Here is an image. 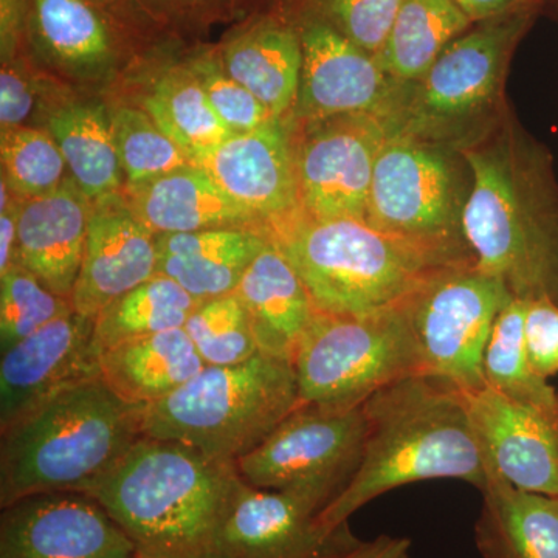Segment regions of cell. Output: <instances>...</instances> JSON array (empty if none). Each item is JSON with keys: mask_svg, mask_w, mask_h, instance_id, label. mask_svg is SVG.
Segmentation results:
<instances>
[{"mask_svg": "<svg viewBox=\"0 0 558 558\" xmlns=\"http://www.w3.org/2000/svg\"><path fill=\"white\" fill-rule=\"evenodd\" d=\"M473 183L464 234L476 266L505 282L515 299L558 306V178L545 143L515 110L461 150Z\"/></svg>", "mask_w": 558, "mask_h": 558, "instance_id": "1", "label": "cell"}, {"mask_svg": "<svg viewBox=\"0 0 558 558\" xmlns=\"http://www.w3.org/2000/svg\"><path fill=\"white\" fill-rule=\"evenodd\" d=\"M365 444L354 476L319 512L326 531L348 526L363 506L395 488L459 480L483 490L490 461L470 413L468 392L413 374L374 392L365 403Z\"/></svg>", "mask_w": 558, "mask_h": 558, "instance_id": "2", "label": "cell"}, {"mask_svg": "<svg viewBox=\"0 0 558 558\" xmlns=\"http://www.w3.org/2000/svg\"><path fill=\"white\" fill-rule=\"evenodd\" d=\"M241 480L236 462L142 436L86 494L126 532L138 558H209Z\"/></svg>", "mask_w": 558, "mask_h": 558, "instance_id": "3", "label": "cell"}, {"mask_svg": "<svg viewBox=\"0 0 558 558\" xmlns=\"http://www.w3.org/2000/svg\"><path fill=\"white\" fill-rule=\"evenodd\" d=\"M143 409L92 377L0 429V509L36 494H86L145 436Z\"/></svg>", "mask_w": 558, "mask_h": 558, "instance_id": "4", "label": "cell"}, {"mask_svg": "<svg viewBox=\"0 0 558 558\" xmlns=\"http://www.w3.org/2000/svg\"><path fill=\"white\" fill-rule=\"evenodd\" d=\"M546 10L531 5L473 22L411 84L389 123V137H410L464 150L501 120L513 54Z\"/></svg>", "mask_w": 558, "mask_h": 558, "instance_id": "5", "label": "cell"}, {"mask_svg": "<svg viewBox=\"0 0 558 558\" xmlns=\"http://www.w3.org/2000/svg\"><path fill=\"white\" fill-rule=\"evenodd\" d=\"M323 314H369L399 306L450 264L391 236L366 219L299 215L269 231Z\"/></svg>", "mask_w": 558, "mask_h": 558, "instance_id": "6", "label": "cell"}, {"mask_svg": "<svg viewBox=\"0 0 558 558\" xmlns=\"http://www.w3.org/2000/svg\"><path fill=\"white\" fill-rule=\"evenodd\" d=\"M299 407L293 363L258 352L240 365L205 366L178 391L146 405L143 435L238 462Z\"/></svg>", "mask_w": 558, "mask_h": 558, "instance_id": "7", "label": "cell"}, {"mask_svg": "<svg viewBox=\"0 0 558 558\" xmlns=\"http://www.w3.org/2000/svg\"><path fill=\"white\" fill-rule=\"evenodd\" d=\"M472 183L461 150L388 137L374 168L366 222L440 263L473 260L464 234Z\"/></svg>", "mask_w": 558, "mask_h": 558, "instance_id": "8", "label": "cell"}, {"mask_svg": "<svg viewBox=\"0 0 558 558\" xmlns=\"http://www.w3.org/2000/svg\"><path fill=\"white\" fill-rule=\"evenodd\" d=\"M405 303L359 315L317 312L292 359L301 405L354 409L392 381L422 374Z\"/></svg>", "mask_w": 558, "mask_h": 558, "instance_id": "9", "label": "cell"}, {"mask_svg": "<svg viewBox=\"0 0 558 558\" xmlns=\"http://www.w3.org/2000/svg\"><path fill=\"white\" fill-rule=\"evenodd\" d=\"M515 299L505 282L475 260L450 264L429 275L407 300L421 354L422 374L462 391L486 387L484 354L499 312Z\"/></svg>", "mask_w": 558, "mask_h": 558, "instance_id": "10", "label": "cell"}, {"mask_svg": "<svg viewBox=\"0 0 558 558\" xmlns=\"http://www.w3.org/2000/svg\"><path fill=\"white\" fill-rule=\"evenodd\" d=\"M365 433L363 405H301L255 450L238 459V472L250 486L303 495L325 509L354 476Z\"/></svg>", "mask_w": 558, "mask_h": 558, "instance_id": "11", "label": "cell"}, {"mask_svg": "<svg viewBox=\"0 0 558 558\" xmlns=\"http://www.w3.org/2000/svg\"><path fill=\"white\" fill-rule=\"evenodd\" d=\"M299 28L303 68L299 98L289 123L369 113L391 123L411 84L388 75L377 58L360 49L300 0H282Z\"/></svg>", "mask_w": 558, "mask_h": 558, "instance_id": "12", "label": "cell"}, {"mask_svg": "<svg viewBox=\"0 0 558 558\" xmlns=\"http://www.w3.org/2000/svg\"><path fill=\"white\" fill-rule=\"evenodd\" d=\"M292 135L301 215L365 219L387 121L354 113L292 126Z\"/></svg>", "mask_w": 558, "mask_h": 558, "instance_id": "13", "label": "cell"}, {"mask_svg": "<svg viewBox=\"0 0 558 558\" xmlns=\"http://www.w3.org/2000/svg\"><path fill=\"white\" fill-rule=\"evenodd\" d=\"M323 506L292 492L241 480L209 558H333L359 542L348 526L319 524Z\"/></svg>", "mask_w": 558, "mask_h": 558, "instance_id": "14", "label": "cell"}, {"mask_svg": "<svg viewBox=\"0 0 558 558\" xmlns=\"http://www.w3.org/2000/svg\"><path fill=\"white\" fill-rule=\"evenodd\" d=\"M0 558L138 557L97 499L83 492H49L2 509Z\"/></svg>", "mask_w": 558, "mask_h": 558, "instance_id": "15", "label": "cell"}, {"mask_svg": "<svg viewBox=\"0 0 558 558\" xmlns=\"http://www.w3.org/2000/svg\"><path fill=\"white\" fill-rule=\"evenodd\" d=\"M149 36L113 3L32 0L27 54L81 80L109 75Z\"/></svg>", "mask_w": 558, "mask_h": 558, "instance_id": "16", "label": "cell"}, {"mask_svg": "<svg viewBox=\"0 0 558 558\" xmlns=\"http://www.w3.org/2000/svg\"><path fill=\"white\" fill-rule=\"evenodd\" d=\"M220 189L269 231L301 215L295 149L288 120L230 137L194 157Z\"/></svg>", "mask_w": 558, "mask_h": 558, "instance_id": "17", "label": "cell"}, {"mask_svg": "<svg viewBox=\"0 0 558 558\" xmlns=\"http://www.w3.org/2000/svg\"><path fill=\"white\" fill-rule=\"evenodd\" d=\"M94 330L95 318L73 311L2 352L0 429L60 389L101 377Z\"/></svg>", "mask_w": 558, "mask_h": 558, "instance_id": "18", "label": "cell"}, {"mask_svg": "<svg viewBox=\"0 0 558 558\" xmlns=\"http://www.w3.org/2000/svg\"><path fill=\"white\" fill-rule=\"evenodd\" d=\"M156 236L132 211L123 191L92 202L73 311L95 318L110 303L156 277Z\"/></svg>", "mask_w": 558, "mask_h": 558, "instance_id": "19", "label": "cell"}, {"mask_svg": "<svg viewBox=\"0 0 558 558\" xmlns=\"http://www.w3.org/2000/svg\"><path fill=\"white\" fill-rule=\"evenodd\" d=\"M468 398L492 469L521 490L558 497V422L487 385Z\"/></svg>", "mask_w": 558, "mask_h": 558, "instance_id": "20", "label": "cell"}, {"mask_svg": "<svg viewBox=\"0 0 558 558\" xmlns=\"http://www.w3.org/2000/svg\"><path fill=\"white\" fill-rule=\"evenodd\" d=\"M216 47L227 72L271 116L290 121L299 98L303 49L286 3L250 11Z\"/></svg>", "mask_w": 558, "mask_h": 558, "instance_id": "21", "label": "cell"}, {"mask_svg": "<svg viewBox=\"0 0 558 558\" xmlns=\"http://www.w3.org/2000/svg\"><path fill=\"white\" fill-rule=\"evenodd\" d=\"M90 205L70 178L60 189L21 201L17 264L62 299H72L78 279Z\"/></svg>", "mask_w": 558, "mask_h": 558, "instance_id": "22", "label": "cell"}, {"mask_svg": "<svg viewBox=\"0 0 558 558\" xmlns=\"http://www.w3.org/2000/svg\"><path fill=\"white\" fill-rule=\"evenodd\" d=\"M123 193L132 211L154 236L226 227L263 230L247 209L231 199L196 163L142 185L126 186Z\"/></svg>", "mask_w": 558, "mask_h": 558, "instance_id": "23", "label": "cell"}, {"mask_svg": "<svg viewBox=\"0 0 558 558\" xmlns=\"http://www.w3.org/2000/svg\"><path fill=\"white\" fill-rule=\"evenodd\" d=\"M234 292L248 312L259 352L292 362L317 310L299 271L270 238Z\"/></svg>", "mask_w": 558, "mask_h": 558, "instance_id": "24", "label": "cell"}, {"mask_svg": "<svg viewBox=\"0 0 558 558\" xmlns=\"http://www.w3.org/2000/svg\"><path fill=\"white\" fill-rule=\"evenodd\" d=\"M267 242L263 230L247 227L160 234L157 274L178 282L197 301L218 299L236 290Z\"/></svg>", "mask_w": 558, "mask_h": 558, "instance_id": "25", "label": "cell"}, {"mask_svg": "<svg viewBox=\"0 0 558 558\" xmlns=\"http://www.w3.org/2000/svg\"><path fill=\"white\" fill-rule=\"evenodd\" d=\"M475 526L483 558H558V497L512 486L492 472Z\"/></svg>", "mask_w": 558, "mask_h": 558, "instance_id": "26", "label": "cell"}, {"mask_svg": "<svg viewBox=\"0 0 558 558\" xmlns=\"http://www.w3.org/2000/svg\"><path fill=\"white\" fill-rule=\"evenodd\" d=\"M204 368L183 328L124 341L100 355L105 384L119 398L142 407L168 398Z\"/></svg>", "mask_w": 558, "mask_h": 558, "instance_id": "27", "label": "cell"}, {"mask_svg": "<svg viewBox=\"0 0 558 558\" xmlns=\"http://www.w3.org/2000/svg\"><path fill=\"white\" fill-rule=\"evenodd\" d=\"M47 131L60 146L69 178L90 202L124 189L110 110L100 102L65 101L50 113Z\"/></svg>", "mask_w": 558, "mask_h": 558, "instance_id": "28", "label": "cell"}, {"mask_svg": "<svg viewBox=\"0 0 558 558\" xmlns=\"http://www.w3.org/2000/svg\"><path fill=\"white\" fill-rule=\"evenodd\" d=\"M472 24L454 0H405L377 61L392 78L416 83Z\"/></svg>", "mask_w": 558, "mask_h": 558, "instance_id": "29", "label": "cell"}, {"mask_svg": "<svg viewBox=\"0 0 558 558\" xmlns=\"http://www.w3.org/2000/svg\"><path fill=\"white\" fill-rule=\"evenodd\" d=\"M154 83L143 109L191 161L230 137L185 60L161 70Z\"/></svg>", "mask_w": 558, "mask_h": 558, "instance_id": "30", "label": "cell"}, {"mask_svg": "<svg viewBox=\"0 0 558 558\" xmlns=\"http://www.w3.org/2000/svg\"><path fill=\"white\" fill-rule=\"evenodd\" d=\"M199 303L178 282L157 274L95 317V347L101 355L124 341L183 328Z\"/></svg>", "mask_w": 558, "mask_h": 558, "instance_id": "31", "label": "cell"}, {"mask_svg": "<svg viewBox=\"0 0 558 558\" xmlns=\"http://www.w3.org/2000/svg\"><path fill=\"white\" fill-rule=\"evenodd\" d=\"M526 307L527 301L512 299L499 312L484 354V381L558 422V392L529 365L524 343Z\"/></svg>", "mask_w": 558, "mask_h": 558, "instance_id": "32", "label": "cell"}, {"mask_svg": "<svg viewBox=\"0 0 558 558\" xmlns=\"http://www.w3.org/2000/svg\"><path fill=\"white\" fill-rule=\"evenodd\" d=\"M183 329L205 366L240 365L259 352L248 312L236 292L201 301Z\"/></svg>", "mask_w": 558, "mask_h": 558, "instance_id": "33", "label": "cell"}, {"mask_svg": "<svg viewBox=\"0 0 558 558\" xmlns=\"http://www.w3.org/2000/svg\"><path fill=\"white\" fill-rule=\"evenodd\" d=\"M124 189L137 186L193 163L145 109L121 106L110 110Z\"/></svg>", "mask_w": 558, "mask_h": 558, "instance_id": "34", "label": "cell"}, {"mask_svg": "<svg viewBox=\"0 0 558 558\" xmlns=\"http://www.w3.org/2000/svg\"><path fill=\"white\" fill-rule=\"evenodd\" d=\"M2 180L17 199H32L60 189L69 179L60 146L46 128L2 130Z\"/></svg>", "mask_w": 558, "mask_h": 558, "instance_id": "35", "label": "cell"}, {"mask_svg": "<svg viewBox=\"0 0 558 558\" xmlns=\"http://www.w3.org/2000/svg\"><path fill=\"white\" fill-rule=\"evenodd\" d=\"M70 312L72 301L51 292L21 264L11 267L0 275V354Z\"/></svg>", "mask_w": 558, "mask_h": 558, "instance_id": "36", "label": "cell"}, {"mask_svg": "<svg viewBox=\"0 0 558 558\" xmlns=\"http://www.w3.org/2000/svg\"><path fill=\"white\" fill-rule=\"evenodd\" d=\"M185 61L201 81L209 105L231 134L259 130L277 120L255 95L227 72L218 47H199L191 51Z\"/></svg>", "mask_w": 558, "mask_h": 558, "instance_id": "37", "label": "cell"}, {"mask_svg": "<svg viewBox=\"0 0 558 558\" xmlns=\"http://www.w3.org/2000/svg\"><path fill=\"white\" fill-rule=\"evenodd\" d=\"M148 35L199 33L216 21L238 14L234 0H112Z\"/></svg>", "mask_w": 558, "mask_h": 558, "instance_id": "38", "label": "cell"}, {"mask_svg": "<svg viewBox=\"0 0 558 558\" xmlns=\"http://www.w3.org/2000/svg\"><path fill=\"white\" fill-rule=\"evenodd\" d=\"M347 36L360 49L377 57L405 0H300Z\"/></svg>", "mask_w": 558, "mask_h": 558, "instance_id": "39", "label": "cell"}, {"mask_svg": "<svg viewBox=\"0 0 558 558\" xmlns=\"http://www.w3.org/2000/svg\"><path fill=\"white\" fill-rule=\"evenodd\" d=\"M43 78L36 75L32 58L28 54L2 62L0 72V126H31L33 116L40 100V84Z\"/></svg>", "mask_w": 558, "mask_h": 558, "instance_id": "40", "label": "cell"}, {"mask_svg": "<svg viewBox=\"0 0 558 558\" xmlns=\"http://www.w3.org/2000/svg\"><path fill=\"white\" fill-rule=\"evenodd\" d=\"M524 343L529 365L548 380L558 374V306L549 300L527 301Z\"/></svg>", "mask_w": 558, "mask_h": 558, "instance_id": "41", "label": "cell"}, {"mask_svg": "<svg viewBox=\"0 0 558 558\" xmlns=\"http://www.w3.org/2000/svg\"><path fill=\"white\" fill-rule=\"evenodd\" d=\"M32 0H0V51L2 62L27 54Z\"/></svg>", "mask_w": 558, "mask_h": 558, "instance_id": "42", "label": "cell"}, {"mask_svg": "<svg viewBox=\"0 0 558 558\" xmlns=\"http://www.w3.org/2000/svg\"><path fill=\"white\" fill-rule=\"evenodd\" d=\"M411 542L405 537L379 535L369 542L359 539L354 546L333 558H411Z\"/></svg>", "mask_w": 558, "mask_h": 558, "instance_id": "43", "label": "cell"}, {"mask_svg": "<svg viewBox=\"0 0 558 558\" xmlns=\"http://www.w3.org/2000/svg\"><path fill=\"white\" fill-rule=\"evenodd\" d=\"M472 22L488 20L523 7L538 5L546 11L553 9V0H454Z\"/></svg>", "mask_w": 558, "mask_h": 558, "instance_id": "44", "label": "cell"}, {"mask_svg": "<svg viewBox=\"0 0 558 558\" xmlns=\"http://www.w3.org/2000/svg\"><path fill=\"white\" fill-rule=\"evenodd\" d=\"M21 201L14 197L9 207L0 209V275L16 266L17 220Z\"/></svg>", "mask_w": 558, "mask_h": 558, "instance_id": "45", "label": "cell"}, {"mask_svg": "<svg viewBox=\"0 0 558 558\" xmlns=\"http://www.w3.org/2000/svg\"><path fill=\"white\" fill-rule=\"evenodd\" d=\"M236 2L238 13L241 11L248 10L255 11L259 9H264V7L274 5V3L282 2V0H234Z\"/></svg>", "mask_w": 558, "mask_h": 558, "instance_id": "46", "label": "cell"}, {"mask_svg": "<svg viewBox=\"0 0 558 558\" xmlns=\"http://www.w3.org/2000/svg\"><path fill=\"white\" fill-rule=\"evenodd\" d=\"M550 11L558 17V0H553V9Z\"/></svg>", "mask_w": 558, "mask_h": 558, "instance_id": "47", "label": "cell"}, {"mask_svg": "<svg viewBox=\"0 0 558 558\" xmlns=\"http://www.w3.org/2000/svg\"><path fill=\"white\" fill-rule=\"evenodd\" d=\"M101 2L112 3V0H101Z\"/></svg>", "mask_w": 558, "mask_h": 558, "instance_id": "48", "label": "cell"}]
</instances>
